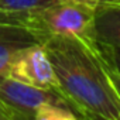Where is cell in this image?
<instances>
[{
    "mask_svg": "<svg viewBox=\"0 0 120 120\" xmlns=\"http://www.w3.org/2000/svg\"><path fill=\"white\" fill-rule=\"evenodd\" d=\"M40 44L54 68L58 93L79 119L120 120V99L107 78L99 42L54 35Z\"/></svg>",
    "mask_w": 120,
    "mask_h": 120,
    "instance_id": "obj_1",
    "label": "cell"
},
{
    "mask_svg": "<svg viewBox=\"0 0 120 120\" xmlns=\"http://www.w3.org/2000/svg\"><path fill=\"white\" fill-rule=\"evenodd\" d=\"M95 38L99 44L120 48V6L96 10Z\"/></svg>",
    "mask_w": 120,
    "mask_h": 120,
    "instance_id": "obj_6",
    "label": "cell"
},
{
    "mask_svg": "<svg viewBox=\"0 0 120 120\" xmlns=\"http://www.w3.org/2000/svg\"><path fill=\"white\" fill-rule=\"evenodd\" d=\"M99 45H100V49H102L105 58H106V65H105V68H106L107 78H109V81H110V83H112L114 92L117 93V96H119V99H120V72L117 71V68H116L114 64L112 62V59H110V56H109L106 48H105L102 44H99Z\"/></svg>",
    "mask_w": 120,
    "mask_h": 120,
    "instance_id": "obj_8",
    "label": "cell"
},
{
    "mask_svg": "<svg viewBox=\"0 0 120 120\" xmlns=\"http://www.w3.org/2000/svg\"><path fill=\"white\" fill-rule=\"evenodd\" d=\"M9 78L58 93V81L54 68L45 48L40 42L26 45L14 55Z\"/></svg>",
    "mask_w": 120,
    "mask_h": 120,
    "instance_id": "obj_4",
    "label": "cell"
},
{
    "mask_svg": "<svg viewBox=\"0 0 120 120\" xmlns=\"http://www.w3.org/2000/svg\"><path fill=\"white\" fill-rule=\"evenodd\" d=\"M59 2H62V0H0V13L4 14L24 13L48 7Z\"/></svg>",
    "mask_w": 120,
    "mask_h": 120,
    "instance_id": "obj_7",
    "label": "cell"
},
{
    "mask_svg": "<svg viewBox=\"0 0 120 120\" xmlns=\"http://www.w3.org/2000/svg\"><path fill=\"white\" fill-rule=\"evenodd\" d=\"M33 42H37L35 38L24 28L0 23V79L9 78L14 55Z\"/></svg>",
    "mask_w": 120,
    "mask_h": 120,
    "instance_id": "obj_5",
    "label": "cell"
},
{
    "mask_svg": "<svg viewBox=\"0 0 120 120\" xmlns=\"http://www.w3.org/2000/svg\"><path fill=\"white\" fill-rule=\"evenodd\" d=\"M95 13L96 9L90 6L62 0L31 11L0 13V23L24 28L37 42L54 35L76 37L86 42H98L95 38Z\"/></svg>",
    "mask_w": 120,
    "mask_h": 120,
    "instance_id": "obj_2",
    "label": "cell"
},
{
    "mask_svg": "<svg viewBox=\"0 0 120 120\" xmlns=\"http://www.w3.org/2000/svg\"><path fill=\"white\" fill-rule=\"evenodd\" d=\"M103 47L106 48V51H107V54H109V56L112 59V62L114 64V67L120 72V48H117V47H109V45H103Z\"/></svg>",
    "mask_w": 120,
    "mask_h": 120,
    "instance_id": "obj_10",
    "label": "cell"
},
{
    "mask_svg": "<svg viewBox=\"0 0 120 120\" xmlns=\"http://www.w3.org/2000/svg\"><path fill=\"white\" fill-rule=\"evenodd\" d=\"M68 2L82 3L86 6H90L93 9H103V7H116L120 6V0H68Z\"/></svg>",
    "mask_w": 120,
    "mask_h": 120,
    "instance_id": "obj_9",
    "label": "cell"
},
{
    "mask_svg": "<svg viewBox=\"0 0 120 120\" xmlns=\"http://www.w3.org/2000/svg\"><path fill=\"white\" fill-rule=\"evenodd\" d=\"M65 100L54 90L37 88L13 78L0 79V105L10 114L11 120H28L47 105Z\"/></svg>",
    "mask_w": 120,
    "mask_h": 120,
    "instance_id": "obj_3",
    "label": "cell"
},
{
    "mask_svg": "<svg viewBox=\"0 0 120 120\" xmlns=\"http://www.w3.org/2000/svg\"><path fill=\"white\" fill-rule=\"evenodd\" d=\"M0 120H11V117H10V114H9V112L0 105Z\"/></svg>",
    "mask_w": 120,
    "mask_h": 120,
    "instance_id": "obj_11",
    "label": "cell"
}]
</instances>
